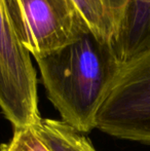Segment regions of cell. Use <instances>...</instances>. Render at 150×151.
I'll return each mask as SVG.
<instances>
[{"label":"cell","mask_w":150,"mask_h":151,"mask_svg":"<svg viewBox=\"0 0 150 151\" xmlns=\"http://www.w3.org/2000/svg\"><path fill=\"white\" fill-rule=\"evenodd\" d=\"M34 127L50 151H97L84 134L62 120L41 117Z\"/></svg>","instance_id":"52a82bcc"},{"label":"cell","mask_w":150,"mask_h":151,"mask_svg":"<svg viewBox=\"0 0 150 151\" xmlns=\"http://www.w3.org/2000/svg\"><path fill=\"white\" fill-rule=\"evenodd\" d=\"M0 108L14 129L33 127L41 118L36 71L14 34L4 0H0Z\"/></svg>","instance_id":"277c9868"},{"label":"cell","mask_w":150,"mask_h":151,"mask_svg":"<svg viewBox=\"0 0 150 151\" xmlns=\"http://www.w3.org/2000/svg\"><path fill=\"white\" fill-rule=\"evenodd\" d=\"M35 60L61 120L82 134L96 129L97 113L122 66L112 46L88 32Z\"/></svg>","instance_id":"6da1fadb"},{"label":"cell","mask_w":150,"mask_h":151,"mask_svg":"<svg viewBox=\"0 0 150 151\" xmlns=\"http://www.w3.org/2000/svg\"><path fill=\"white\" fill-rule=\"evenodd\" d=\"M150 48V0H130L112 50L121 64Z\"/></svg>","instance_id":"5b68a950"},{"label":"cell","mask_w":150,"mask_h":151,"mask_svg":"<svg viewBox=\"0 0 150 151\" xmlns=\"http://www.w3.org/2000/svg\"><path fill=\"white\" fill-rule=\"evenodd\" d=\"M19 42L34 59L72 43L90 31L73 0H4Z\"/></svg>","instance_id":"3957f363"},{"label":"cell","mask_w":150,"mask_h":151,"mask_svg":"<svg viewBox=\"0 0 150 151\" xmlns=\"http://www.w3.org/2000/svg\"><path fill=\"white\" fill-rule=\"evenodd\" d=\"M90 31L100 41L112 44L121 29L130 0H73Z\"/></svg>","instance_id":"8992f818"},{"label":"cell","mask_w":150,"mask_h":151,"mask_svg":"<svg viewBox=\"0 0 150 151\" xmlns=\"http://www.w3.org/2000/svg\"><path fill=\"white\" fill-rule=\"evenodd\" d=\"M96 129L150 145V48L122 64L97 113Z\"/></svg>","instance_id":"7a4b0ae2"},{"label":"cell","mask_w":150,"mask_h":151,"mask_svg":"<svg viewBox=\"0 0 150 151\" xmlns=\"http://www.w3.org/2000/svg\"><path fill=\"white\" fill-rule=\"evenodd\" d=\"M0 149L3 151H50L40 139L34 125L14 129L10 141L2 144Z\"/></svg>","instance_id":"ba28073f"},{"label":"cell","mask_w":150,"mask_h":151,"mask_svg":"<svg viewBox=\"0 0 150 151\" xmlns=\"http://www.w3.org/2000/svg\"><path fill=\"white\" fill-rule=\"evenodd\" d=\"M0 151H3V150H1V149H0Z\"/></svg>","instance_id":"9c48e42d"}]
</instances>
